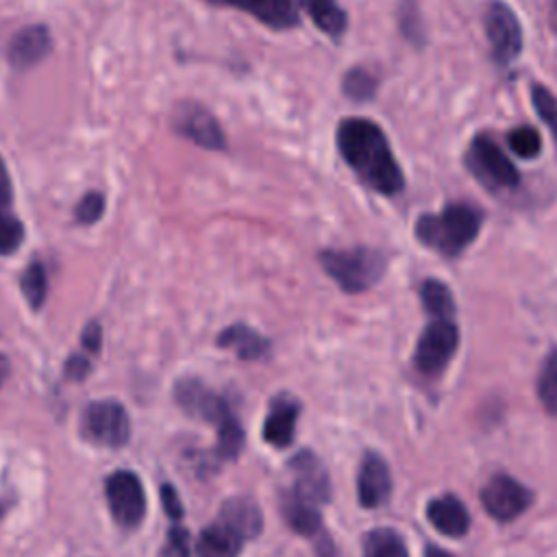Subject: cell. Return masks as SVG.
<instances>
[{
	"label": "cell",
	"instance_id": "obj_27",
	"mask_svg": "<svg viewBox=\"0 0 557 557\" xmlns=\"http://www.w3.org/2000/svg\"><path fill=\"white\" fill-rule=\"evenodd\" d=\"M342 89L344 94L350 98V100H357V102H363V100H370L376 91V78L363 70V67H352L344 74V81H342Z\"/></svg>",
	"mask_w": 557,
	"mask_h": 557
},
{
	"label": "cell",
	"instance_id": "obj_22",
	"mask_svg": "<svg viewBox=\"0 0 557 557\" xmlns=\"http://www.w3.org/2000/svg\"><path fill=\"white\" fill-rule=\"evenodd\" d=\"M313 24L329 37H339L346 30V13L337 0H300Z\"/></svg>",
	"mask_w": 557,
	"mask_h": 557
},
{
	"label": "cell",
	"instance_id": "obj_18",
	"mask_svg": "<svg viewBox=\"0 0 557 557\" xmlns=\"http://www.w3.org/2000/svg\"><path fill=\"white\" fill-rule=\"evenodd\" d=\"M246 537L233 529L224 520H215L207 529H202L198 542H196V553L198 557H237Z\"/></svg>",
	"mask_w": 557,
	"mask_h": 557
},
{
	"label": "cell",
	"instance_id": "obj_30",
	"mask_svg": "<svg viewBox=\"0 0 557 557\" xmlns=\"http://www.w3.org/2000/svg\"><path fill=\"white\" fill-rule=\"evenodd\" d=\"M104 211V196L100 191H87L74 207V220L78 224H94Z\"/></svg>",
	"mask_w": 557,
	"mask_h": 557
},
{
	"label": "cell",
	"instance_id": "obj_23",
	"mask_svg": "<svg viewBox=\"0 0 557 557\" xmlns=\"http://www.w3.org/2000/svg\"><path fill=\"white\" fill-rule=\"evenodd\" d=\"M420 298L424 309L433 315V318H442V320H450V315L455 313V300L450 289L435 278H426L420 285Z\"/></svg>",
	"mask_w": 557,
	"mask_h": 557
},
{
	"label": "cell",
	"instance_id": "obj_35",
	"mask_svg": "<svg viewBox=\"0 0 557 557\" xmlns=\"http://www.w3.org/2000/svg\"><path fill=\"white\" fill-rule=\"evenodd\" d=\"M161 500H163V509L165 513L178 522L181 516H183V505H181V498L176 494V490L172 485H161Z\"/></svg>",
	"mask_w": 557,
	"mask_h": 557
},
{
	"label": "cell",
	"instance_id": "obj_25",
	"mask_svg": "<svg viewBox=\"0 0 557 557\" xmlns=\"http://www.w3.org/2000/svg\"><path fill=\"white\" fill-rule=\"evenodd\" d=\"M537 398L550 416H557V348H553L542 361L537 374Z\"/></svg>",
	"mask_w": 557,
	"mask_h": 557
},
{
	"label": "cell",
	"instance_id": "obj_32",
	"mask_svg": "<svg viewBox=\"0 0 557 557\" xmlns=\"http://www.w3.org/2000/svg\"><path fill=\"white\" fill-rule=\"evenodd\" d=\"M163 557H189V533L176 522L168 531Z\"/></svg>",
	"mask_w": 557,
	"mask_h": 557
},
{
	"label": "cell",
	"instance_id": "obj_34",
	"mask_svg": "<svg viewBox=\"0 0 557 557\" xmlns=\"http://www.w3.org/2000/svg\"><path fill=\"white\" fill-rule=\"evenodd\" d=\"M91 372V361L85 355H70V359L65 361V376L74 379V381H83L87 374Z\"/></svg>",
	"mask_w": 557,
	"mask_h": 557
},
{
	"label": "cell",
	"instance_id": "obj_31",
	"mask_svg": "<svg viewBox=\"0 0 557 557\" xmlns=\"http://www.w3.org/2000/svg\"><path fill=\"white\" fill-rule=\"evenodd\" d=\"M24 242V224L17 215L0 218V255H13Z\"/></svg>",
	"mask_w": 557,
	"mask_h": 557
},
{
	"label": "cell",
	"instance_id": "obj_11",
	"mask_svg": "<svg viewBox=\"0 0 557 557\" xmlns=\"http://www.w3.org/2000/svg\"><path fill=\"white\" fill-rule=\"evenodd\" d=\"M172 126L178 135L191 139L207 150H224L226 137L220 122L196 102H181L172 113Z\"/></svg>",
	"mask_w": 557,
	"mask_h": 557
},
{
	"label": "cell",
	"instance_id": "obj_20",
	"mask_svg": "<svg viewBox=\"0 0 557 557\" xmlns=\"http://www.w3.org/2000/svg\"><path fill=\"white\" fill-rule=\"evenodd\" d=\"M281 511L285 522L300 535H318L322 529V520L318 513V505L300 498L294 490L281 494Z\"/></svg>",
	"mask_w": 557,
	"mask_h": 557
},
{
	"label": "cell",
	"instance_id": "obj_10",
	"mask_svg": "<svg viewBox=\"0 0 557 557\" xmlns=\"http://www.w3.org/2000/svg\"><path fill=\"white\" fill-rule=\"evenodd\" d=\"M533 494L527 485L511 479L509 474H494L481 490L483 509L500 522L518 518L531 505Z\"/></svg>",
	"mask_w": 557,
	"mask_h": 557
},
{
	"label": "cell",
	"instance_id": "obj_40",
	"mask_svg": "<svg viewBox=\"0 0 557 557\" xmlns=\"http://www.w3.org/2000/svg\"><path fill=\"white\" fill-rule=\"evenodd\" d=\"M2 511H4V509H2V505H0V516H2Z\"/></svg>",
	"mask_w": 557,
	"mask_h": 557
},
{
	"label": "cell",
	"instance_id": "obj_21",
	"mask_svg": "<svg viewBox=\"0 0 557 557\" xmlns=\"http://www.w3.org/2000/svg\"><path fill=\"white\" fill-rule=\"evenodd\" d=\"M220 520L228 522L233 529H237L246 540L257 537L261 527H263V518H261V509L257 507L255 500L246 498V496H235L228 498L222 505L220 511Z\"/></svg>",
	"mask_w": 557,
	"mask_h": 557
},
{
	"label": "cell",
	"instance_id": "obj_5",
	"mask_svg": "<svg viewBox=\"0 0 557 557\" xmlns=\"http://www.w3.org/2000/svg\"><path fill=\"white\" fill-rule=\"evenodd\" d=\"M81 435L104 448H120L131 437V420L117 400H96L81 418Z\"/></svg>",
	"mask_w": 557,
	"mask_h": 557
},
{
	"label": "cell",
	"instance_id": "obj_3",
	"mask_svg": "<svg viewBox=\"0 0 557 557\" xmlns=\"http://www.w3.org/2000/svg\"><path fill=\"white\" fill-rule=\"evenodd\" d=\"M483 215L466 202H455L437 213H424L416 222V237L442 255L455 257L466 250L479 235Z\"/></svg>",
	"mask_w": 557,
	"mask_h": 557
},
{
	"label": "cell",
	"instance_id": "obj_7",
	"mask_svg": "<svg viewBox=\"0 0 557 557\" xmlns=\"http://www.w3.org/2000/svg\"><path fill=\"white\" fill-rule=\"evenodd\" d=\"M459 346V331L453 320L435 318L420 335L413 363L422 374H437L446 368Z\"/></svg>",
	"mask_w": 557,
	"mask_h": 557
},
{
	"label": "cell",
	"instance_id": "obj_38",
	"mask_svg": "<svg viewBox=\"0 0 557 557\" xmlns=\"http://www.w3.org/2000/svg\"><path fill=\"white\" fill-rule=\"evenodd\" d=\"M424 557H453L450 553H446V550H442V548H435V546H429L426 548V555Z\"/></svg>",
	"mask_w": 557,
	"mask_h": 557
},
{
	"label": "cell",
	"instance_id": "obj_8",
	"mask_svg": "<svg viewBox=\"0 0 557 557\" xmlns=\"http://www.w3.org/2000/svg\"><path fill=\"white\" fill-rule=\"evenodd\" d=\"M483 24H485V35L490 41L492 57L498 63L516 61L522 50V28L511 7L500 0H492L485 7Z\"/></svg>",
	"mask_w": 557,
	"mask_h": 557
},
{
	"label": "cell",
	"instance_id": "obj_26",
	"mask_svg": "<svg viewBox=\"0 0 557 557\" xmlns=\"http://www.w3.org/2000/svg\"><path fill=\"white\" fill-rule=\"evenodd\" d=\"M366 557H409L403 540L387 529L372 531L363 544Z\"/></svg>",
	"mask_w": 557,
	"mask_h": 557
},
{
	"label": "cell",
	"instance_id": "obj_39",
	"mask_svg": "<svg viewBox=\"0 0 557 557\" xmlns=\"http://www.w3.org/2000/svg\"><path fill=\"white\" fill-rule=\"evenodd\" d=\"M550 20H553V26L557 28V0H553V7H550Z\"/></svg>",
	"mask_w": 557,
	"mask_h": 557
},
{
	"label": "cell",
	"instance_id": "obj_2",
	"mask_svg": "<svg viewBox=\"0 0 557 557\" xmlns=\"http://www.w3.org/2000/svg\"><path fill=\"white\" fill-rule=\"evenodd\" d=\"M174 400L189 416L215 426L218 455L222 459H233L239 455L244 446V429L222 396L209 389L202 381L185 376L174 385Z\"/></svg>",
	"mask_w": 557,
	"mask_h": 557
},
{
	"label": "cell",
	"instance_id": "obj_12",
	"mask_svg": "<svg viewBox=\"0 0 557 557\" xmlns=\"http://www.w3.org/2000/svg\"><path fill=\"white\" fill-rule=\"evenodd\" d=\"M289 470H292V476H294V492L313 503V505H320V503H326L329 496H331V481H329V474L322 466V461L311 453V450H300L298 455H294L289 459Z\"/></svg>",
	"mask_w": 557,
	"mask_h": 557
},
{
	"label": "cell",
	"instance_id": "obj_9",
	"mask_svg": "<svg viewBox=\"0 0 557 557\" xmlns=\"http://www.w3.org/2000/svg\"><path fill=\"white\" fill-rule=\"evenodd\" d=\"M468 168L494 187H516L520 174L500 146L485 133L476 135L468 148Z\"/></svg>",
	"mask_w": 557,
	"mask_h": 557
},
{
	"label": "cell",
	"instance_id": "obj_6",
	"mask_svg": "<svg viewBox=\"0 0 557 557\" xmlns=\"http://www.w3.org/2000/svg\"><path fill=\"white\" fill-rule=\"evenodd\" d=\"M109 511L120 527H137L146 516V494L139 476L131 470H115L104 481Z\"/></svg>",
	"mask_w": 557,
	"mask_h": 557
},
{
	"label": "cell",
	"instance_id": "obj_17",
	"mask_svg": "<svg viewBox=\"0 0 557 557\" xmlns=\"http://www.w3.org/2000/svg\"><path fill=\"white\" fill-rule=\"evenodd\" d=\"M426 518L433 524V529L448 537H461L470 529V516L463 503L453 494L433 498L426 507Z\"/></svg>",
	"mask_w": 557,
	"mask_h": 557
},
{
	"label": "cell",
	"instance_id": "obj_24",
	"mask_svg": "<svg viewBox=\"0 0 557 557\" xmlns=\"http://www.w3.org/2000/svg\"><path fill=\"white\" fill-rule=\"evenodd\" d=\"M20 287H22V294L28 300V305L35 311L41 309V305L46 302V296H48V274H46V265L39 259H33L24 268Z\"/></svg>",
	"mask_w": 557,
	"mask_h": 557
},
{
	"label": "cell",
	"instance_id": "obj_28",
	"mask_svg": "<svg viewBox=\"0 0 557 557\" xmlns=\"http://www.w3.org/2000/svg\"><path fill=\"white\" fill-rule=\"evenodd\" d=\"M507 144L522 159H535L542 150V137L533 126H516L509 131Z\"/></svg>",
	"mask_w": 557,
	"mask_h": 557
},
{
	"label": "cell",
	"instance_id": "obj_1",
	"mask_svg": "<svg viewBox=\"0 0 557 557\" xmlns=\"http://www.w3.org/2000/svg\"><path fill=\"white\" fill-rule=\"evenodd\" d=\"M335 141L344 161L370 189L385 196L403 189V170L379 124L366 117H346L337 124Z\"/></svg>",
	"mask_w": 557,
	"mask_h": 557
},
{
	"label": "cell",
	"instance_id": "obj_33",
	"mask_svg": "<svg viewBox=\"0 0 557 557\" xmlns=\"http://www.w3.org/2000/svg\"><path fill=\"white\" fill-rule=\"evenodd\" d=\"M11 207H13V185H11V176L7 172L4 161L0 159V218L15 215Z\"/></svg>",
	"mask_w": 557,
	"mask_h": 557
},
{
	"label": "cell",
	"instance_id": "obj_16",
	"mask_svg": "<svg viewBox=\"0 0 557 557\" xmlns=\"http://www.w3.org/2000/svg\"><path fill=\"white\" fill-rule=\"evenodd\" d=\"M209 2L246 11L270 28H292L298 24L294 0H209Z\"/></svg>",
	"mask_w": 557,
	"mask_h": 557
},
{
	"label": "cell",
	"instance_id": "obj_19",
	"mask_svg": "<svg viewBox=\"0 0 557 557\" xmlns=\"http://www.w3.org/2000/svg\"><path fill=\"white\" fill-rule=\"evenodd\" d=\"M218 346L222 348H231L235 350V355L239 359H246V361H255V359H261L268 348H270V342L257 333L255 329L246 326V324H231L226 326L220 335H218Z\"/></svg>",
	"mask_w": 557,
	"mask_h": 557
},
{
	"label": "cell",
	"instance_id": "obj_4",
	"mask_svg": "<svg viewBox=\"0 0 557 557\" xmlns=\"http://www.w3.org/2000/svg\"><path fill=\"white\" fill-rule=\"evenodd\" d=\"M324 272L348 294L370 289L385 274V257L381 250L368 246L326 248L318 255Z\"/></svg>",
	"mask_w": 557,
	"mask_h": 557
},
{
	"label": "cell",
	"instance_id": "obj_37",
	"mask_svg": "<svg viewBox=\"0 0 557 557\" xmlns=\"http://www.w3.org/2000/svg\"><path fill=\"white\" fill-rule=\"evenodd\" d=\"M7 376H9V359L0 352V387L7 381Z\"/></svg>",
	"mask_w": 557,
	"mask_h": 557
},
{
	"label": "cell",
	"instance_id": "obj_14",
	"mask_svg": "<svg viewBox=\"0 0 557 557\" xmlns=\"http://www.w3.org/2000/svg\"><path fill=\"white\" fill-rule=\"evenodd\" d=\"M359 503L368 509H376L387 503L392 494V476L387 463L376 453H366L357 476Z\"/></svg>",
	"mask_w": 557,
	"mask_h": 557
},
{
	"label": "cell",
	"instance_id": "obj_13",
	"mask_svg": "<svg viewBox=\"0 0 557 557\" xmlns=\"http://www.w3.org/2000/svg\"><path fill=\"white\" fill-rule=\"evenodd\" d=\"M52 48L50 30L46 24H30L20 28L7 48V59L15 70H30L41 63Z\"/></svg>",
	"mask_w": 557,
	"mask_h": 557
},
{
	"label": "cell",
	"instance_id": "obj_15",
	"mask_svg": "<svg viewBox=\"0 0 557 557\" xmlns=\"http://www.w3.org/2000/svg\"><path fill=\"white\" fill-rule=\"evenodd\" d=\"M300 403L289 394H278L270 403V411L263 422V440L276 448H285L294 440Z\"/></svg>",
	"mask_w": 557,
	"mask_h": 557
},
{
	"label": "cell",
	"instance_id": "obj_29",
	"mask_svg": "<svg viewBox=\"0 0 557 557\" xmlns=\"http://www.w3.org/2000/svg\"><path fill=\"white\" fill-rule=\"evenodd\" d=\"M531 102H533L540 120L548 126V131L553 133V139L557 141V98L544 85H533Z\"/></svg>",
	"mask_w": 557,
	"mask_h": 557
},
{
	"label": "cell",
	"instance_id": "obj_36",
	"mask_svg": "<svg viewBox=\"0 0 557 557\" xmlns=\"http://www.w3.org/2000/svg\"><path fill=\"white\" fill-rule=\"evenodd\" d=\"M81 344L87 352L91 355H98L100 350V344H102V329L96 320H91L85 329H83V335H81Z\"/></svg>",
	"mask_w": 557,
	"mask_h": 557
}]
</instances>
